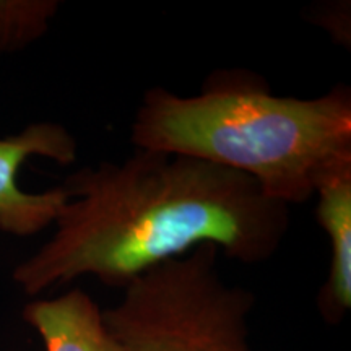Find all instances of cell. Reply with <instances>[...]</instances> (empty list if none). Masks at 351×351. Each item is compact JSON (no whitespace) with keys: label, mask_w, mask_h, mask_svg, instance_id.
I'll list each match as a JSON object with an SVG mask.
<instances>
[{"label":"cell","mask_w":351,"mask_h":351,"mask_svg":"<svg viewBox=\"0 0 351 351\" xmlns=\"http://www.w3.org/2000/svg\"><path fill=\"white\" fill-rule=\"evenodd\" d=\"M70 199L49 243L20 263L13 280L26 295L83 275L124 289L161 263L204 244L258 263L289 230V207L256 181L208 161L140 150L122 163L70 174Z\"/></svg>","instance_id":"6da1fadb"},{"label":"cell","mask_w":351,"mask_h":351,"mask_svg":"<svg viewBox=\"0 0 351 351\" xmlns=\"http://www.w3.org/2000/svg\"><path fill=\"white\" fill-rule=\"evenodd\" d=\"M130 140L140 150L247 176L289 207L304 204L324 176L351 163V90L337 85L311 99L276 96L256 72L217 70L194 96L150 88Z\"/></svg>","instance_id":"7a4b0ae2"},{"label":"cell","mask_w":351,"mask_h":351,"mask_svg":"<svg viewBox=\"0 0 351 351\" xmlns=\"http://www.w3.org/2000/svg\"><path fill=\"white\" fill-rule=\"evenodd\" d=\"M218 252L199 245L127 285L121 301L103 309L119 351H251L256 296L223 282Z\"/></svg>","instance_id":"3957f363"},{"label":"cell","mask_w":351,"mask_h":351,"mask_svg":"<svg viewBox=\"0 0 351 351\" xmlns=\"http://www.w3.org/2000/svg\"><path fill=\"white\" fill-rule=\"evenodd\" d=\"M29 156H46L59 165L77 160V142L64 125L38 122L20 134L0 138V230L15 236H32L56 223L70 199L64 186L41 194L21 191L16 178Z\"/></svg>","instance_id":"277c9868"},{"label":"cell","mask_w":351,"mask_h":351,"mask_svg":"<svg viewBox=\"0 0 351 351\" xmlns=\"http://www.w3.org/2000/svg\"><path fill=\"white\" fill-rule=\"evenodd\" d=\"M315 195V218L330 245V263L319 289L317 311L324 322L337 326L351 309V163L324 176Z\"/></svg>","instance_id":"5b68a950"},{"label":"cell","mask_w":351,"mask_h":351,"mask_svg":"<svg viewBox=\"0 0 351 351\" xmlns=\"http://www.w3.org/2000/svg\"><path fill=\"white\" fill-rule=\"evenodd\" d=\"M23 319L41 337L44 351H119L103 309L82 289L26 304Z\"/></svg>","instance_id":"8992f818"},{"label":"cell","mask_w":351,"mask_h":351,"mask_svg":"<svg viewBox=\"0 0 351 351\" xmlns=\"http://www.w3.org/2000/svg\"><path fill=\"white\" fill-rule=\"evenodd\" d=\"M57 2H0V51H12L44 34Z\"/></svg>","instance_id":"52a82bcc"}]
</instances>
